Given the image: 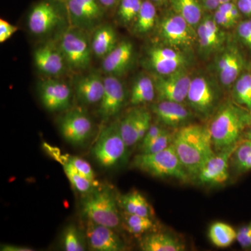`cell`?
Returning a JSON list of instances; mask_svg holds the SVG:
<instances>
[{"instance_id": "1", "label": "cell", "mask_w": 251, "mask_h": 251, "mask_svg": "<svg viewBox=\"0 0 251 251\" xmlns=\"http://www.w3.org/2000/svg\"><path fill=\"white\" fill-rule=\"evenodd\" d=\"M180 161L191 177H197L204 164L215 154L209 127L187 125L175 133L173 142Z\"/></svg>"}, {"instance_id": "2", "label": "cell", "mask_w": 251, "mask_h": 251, "mask_svg": "<svg viewBox=\"0 0 251 251\" xmlns=\"http://www.w3.org/2000/svg\"><path fill=\"white\" fill-rule=\"evenodd\" d=\"M250 120V115L244 110L232 104L224 105L209 126L214 150L219 151L244 139V130Z\"/></svg>"}, {"instance_id": "3", "label": "cell", "mask_w": 251, "mask_h": 251, "mask_svg": "<svg viewBox=\"0 0 251 251\" xmlns=\"http://www.w3.org/2000/svg\"><path fill=\"white\" fill-rule=\"evenodd\" d=\"M133 166L155 177L169 178L181 182H188L191 178L180 161L173 144L159 152L137 155Z\"/></svg>"}, {"instance_id": "4", "label": "cell", "mask_w": 251, "mask_h": 251, "mask_svg": "<svg viewBox=\"0 0 251 251\" xmlns=\"http://www.w3.org/2000/svg\"><path fill=\"white\" fill-rule=\"evenodd\" d=\"M84 215L87 220L115 229L122 223L115 196L107 188L94 189L87 193L82 204Z\"/></svg>"}, {"instance_id": "5", "label": "cell", "mask_w": 251, "mask_h": 251, "mask_svg": "<svg viewBox=\"0 0 251 251\" xmlns=\"http://www.w3.org/2000/svg\"><path fill=\"white\" fill-rule=\"evenodd\" d=\"M128 147L122 138L120 125L113 123L104 128L93 148L96 160L104 168H111L123 159Z\"/></svg>"}, {"instance_id": "6", "label": "cell", "mask_w": 251, "mask_h": 251, "mask_svg": "<svg viewBox=\"0 0 251 251\" xmlns=\"http://www.w3.org/2000/svg\"><path fill=\"white\" fill-rule=\"evenodd\" d=\"M68 65L75 70H82L90 64L92 47L81 31L70 29L64 33L59 46Z\"/></svg>"}, {"instance_id": "7", "label": "cell", "mask_w": 251, "mask_h": 251, "mask_svg": "<svg viewBox=\"0 0 251 251\" xmlns=\"http://www.w3.org/2000/svg\"><path fill=\"white\" fill-rule=\"evenodd\" d=\"M239 143L215 153L198 173L196 177L198 182L212 186H217L226 182L229 178V161Z\"/></svg>"}, {"instance_id": "8", "label": "cell", "mask_w": 251, "mask_h": 251, "mask_svg": "<svg viewBox=\"0 0 251 251\" xmlns=\"http://www.w3.org/2000/svg\"><path fill=\"white\" fill-rule=\"evenodd\" d=\"M191 80L182 68L173 74L157 77L154 85L158 100L182 103L187 98Z\"/></svg>"}, {"instance_id": "9", "label": "cell", "mask_w": 251, "mask_h": 251, "mask_svg": "<svg viewBox=\"0 0 251 251\" xmlns=\"http://www.w3.org/2000/svg\"><path fill=\"white\" fill-rule=\"evenodd\" d=\"M62 20L58 4L54 0H42L34 5L28 17L29 30L36 35L52 31Z\"/></svg>"}, {"instance_id": "10", "label": "cell", "mask_w": 251, "mask_h": 251, "mask_svg": "<svg viewBox=\"0 0 251 251\" xmlns=\"http://www.w3.org/2000/svg\"><path fill=\"white\" fill-rule=\"evenodd\" d=\"M161 35L163 41L172 47L188 49L195 41L192 26L176 14L170 15L163 20Z\"/></svg>"}, {"instance_id": "11", "label": "cell", "mask_w": 251, "mask_h": 251, "mask_svg": "<svg viewBox=\"0 0 251 251\" xmlns=\"http://www.w3.org/2000/svg\"><path fill=\"white\" fill-rule=\"evenodd\" d=\"M59 126L63 138L74 145L85 143L92 133L90 119L83 112L76 110L69 112L63 117Z\"/></svg>"}, {"instance_id": "12", "label": "cell", "mask_w": 251, "mask_h": 251, "mask_svg": "<svg viewBox=\"0 0 251 251\" xmlns=\"http://www.w3.org/2000/svg\"><path fill=\"white\" fill-rule=\"evenodd\" d=\"M87 242L91 250L122 251L125 246L113 228L87 221L86 229Z\"/></svg>"}, {"instance_id": "13", "label": "cell", "mask_w": 251, "mask_h": 251, "mask_svg": "<svg viewBox=\"0 0 251 251\" xmlns=\"http://www.w3.org/2000/svg\"><path fill=\"white\" fill-rule=\"evenodd\" d=\"M191 108L203 117L210 115L216 103V96L209 82L203 77L192 79L187 98Z\"/></svg>"}, {"instance_id": "14", "label": "cell", "mask_w": 251, "mask_h": 251, "mask_svg": "<svg viewBox=\"0 0 251 251\" xmlns=\"http://www.w3.org/2000/svg\"><path fill=\"white\" fill-rule=\"evenodd\" d=\"M43 105L51 112L62 111L70 105L72 92L67 84L58 80H48L39 85Z\"/></svg>"}, {"instance_id": "15", "label": "cell", "mask_w": 251, "mask_h": 251, "mask_svg": "<svg viewBox=\"0 0 251 251\" xmlns=\"http://www.w3.org/2000/svg\"><path fill=\"white\" fill-rule=\"evenodd\" d=\"M64 2L73 22L83 27L98 22L105 11L99 0H64Z\"/></svg>"}, {"instance_id": "16", "label": "cell", "mask_w": 251, "mask_h": 251, "mask_svg": "<svg viewBox=\"0 0 251 251\" xmlns=\"http://www.w3.org/2000/svg\"><path fill=\"white\" fill-rule=\"evenodd\" d=\"M123 85L117 77L110 75L104 78V92L100 101L99 114L103 120L115 116L125 103Z\"/></svg>"}, {"instance_id": "17", "label": "cell", "mask_w": 251, "mask_h": 251, "mask_svg": "<svg viewBox=\"0 0 251 251\" xmlns=\"http://www.w3.org/2000/svg\"><path fill=\"white\" fill-rule=\"evenodd\" d=\"M149 61L153 70L160 75L173 74L186 64L184 56L170 48H153L149 51Z\"/></svg>"}, {"instance_id": "18", "label": "cell", "mask_w": 251, "mask_h": 251, "mask_svg": "<svg viewBox=\"0 0 251 251\" xmlns=\"http://www.w3.org/2000/svg\"><path fill=\"white\" fill-rule=\"evenodd\" d=\"M34 63L40 72L46 75H57L63 72L65 59L59 46L47 43L34 51Z\"/></svg>"}, {"instance_id": "19", "label": "cell", "mask_w": 251, "mask_h": 251, "mask_svg": "<svg viewBox=\"0 0 251 251\" xmlns=\"http://www.w3.org/2000/svg\"><path fill=\"white\" fill-rule=\"evenodd\" d=\"M152 110L162 124L171 128H181L191 120V112L181 103L159 100L153 105Z\"/></svg>"}, {"instance_id": "20", "label": "cell", "mask_w": 251, "mask_h": 251, "mask_svg": "<svg viewBox=\"0 0 251 251\" xmlns=\"http://www.w3.org/2000/svg\"><path fill=\"white\" fill-rule=\"evenodd\" d=\"M242 54L237 49L231 48L225 51L218 61V72L220 80L225 86L236 82L243 69Z\"/></svg>"}, {"instance_id": "21", "label": "cell", "mask_w": 251, "mask_h": 251, "mask_svg": "<svg viewBox=\"0 0 251 251\" xmlns=\"http://www.w3.org/2000/svg\"><path fill=\"white\" fill-rule=\"evenodd\" d=\"M133 54V47L129 41H122L103 58V69L112 75H120L129 66Z\"/></svg>"}, {"instance_id": "22", "label": "cell", "mask_w": 251, "mask_h": 251, "mask_svg": "<svg viewBox=\"0 0 251 251\" xmlns=\"http://www.w3.org/2000/svg\"><path fill=\"white\" fill-rule=\"evenodd\" d=\"M77 98L87 105L99 103L104 92V79L97 74H92L77 80L75 85Z\"/></svg>"}, {"instance_id": "23", "label": "cell", "mask_w": 251, "mask_h": 251, "mask_svg": "<svg viewBox=\"0 0 251 251\" xmlns=\"http://www.w3.org/2000/svg\"><path fill=\"white\" fill-rule=\"evenodd\" d=\"M140 247L143 251H182L186 249L179 239L166 232L147 234L142 239Z\"/></svg>"}, {"instance_id": "24", "label": "cell", "mask_w": 251, "mask_h": 251, "mask_svg": "<svg viewBox=\"0 0 251 251\" xmlns=\"http://www.w3.org/2000/svg\"><path fill=\"white\" fill-rule=\"evenodd\" d=\"M116 46V33L110 26L105 25L95 31L91 46L97 57L104 58Z\"/></svg>"}, {"instance_id": "25", "label": "cell", "mask_w": 251, "mask_h": 251, "mask_svg": "<svg viewBox=\"0 0 251 251\" xmlns=\"http://www.w3.org/2000/svg\"><path fill=\"white\" fill-rule=\"evenodd\" d=\"M119 204L126 212L146 217H152L153 209L146 198L138 191L122 196Z\"/></svg>"}, {"instance_id": "26", "label": "cell", "mask_w": 251, "mask_h": 251, "mask_svg": "<svg viewBox=\"0 0 251 251\" xmlns=\"http://www.w3.org/2000/svg\"><path fill=\"white\" fill-rule=\"evenodd\" d=\"M172 7L176 14L184 18L194 27L202 17V6L199 0H171Z\"/></svg>"}, {"instance_id": "27", "label": "cell", "mask_w": 251, "mask_h": 251, "mask_svg": "<svg viewBox=\"0 0 251 251\" xmlns=\"http://www.w3.org/2000/svg\"><path fill=\"white\" fill-rule=\"evenodd\" d=\"M155 85L152 80L148 76H142L137 79L132 87L130 102L132 105L152 101L155 97Z\"/></svg>"}, {"instance_id": "28", "label": "cell", "mask_w": 251, "mask_h": 251, "mask_svg": "<svg viewBox=\"0 0 251 251\" xmlns=\"http://www.w3.org/2000/svg\"><path fill=\"white\" fill-rule=\"evenodd\" d=\"M209 239L215 247L227 248L237 240V231L229 224L216 222L209 227Z\"/></svg>"}, {"instance_id": "29", "label": "cell", "mask_w": 251, "mask_h": 251, "mask_svg": "<svg viewBox=\"0 0 251 251\" xmlns=\"http://www.w3.org/2000/svg\"><path fill=\"white\" fill-rule=\"evenodd\" d=\"M139 112L140 109L130 110L119 124L122 138L128 148L140 142L138 137Z\"/></svg>"}, {"instance_id": "30", "label": "cell", "mask_w": 251, "mask_h": 251, "mask_svg": "<svg viewBox=\"0 0 251 251\" xmlns=\"http://www.w3.org/2000/svg\"><path fill=\"white\" fill-rule=\"evenodd\" d=\"M122 224L130 234L135 236L141 235L155 228L151 218L135 215L126 211L122 214Z\"/></svg>"}, {"instance_id": "31", "label": "cell", "mask_w": 251, "mask_h": 251, "mask_svg": "<svg viewBox=\"0 0 251 251\" xmlns=\"http://www.w3.org/2000/svg\"><path fill=\"white\" fill-rule=\"evenodd\" d=\"M156 20V9L150 0L142 3L139 13L135 20V30L140 34H145L151 30Z\"/></svg>"}, {"instance_id": "32", "label": "cell", "mask_w": 251, "mask_h": 251, "mask_svg": "<svg viewBox=\"0 0 251 251\" xmlns=\"http://www.w3.org/2000/svg\"><path fill=\"white\" fill-rule=\"evenodd\" d=\"M231 159L238 173L251 171V139L241 140Z\"/></svg>"}, {"instance_id": "33", "label": "cell", "mask_w": 251, "mask_h": 251, "mask_svg": "<svg viewBox=\"0 0 251 251\" xmlns=\"http://www.w3.org/2000/svg\"><path fill=\"white\" fill-rule=\"evenodd\" d=\"M234 97L239 105L251 112V74H243L236 80Z\"/></svg>"}, {"instance_id": "34", "label": "cell", "mask_w": 251, "mask_h": 251, "mask_svg": "<svg viewBox=\"0 0 251 251\" xmlns=\"http://www.w3.org/2000/svg\"><path fill=\"white\" fill-rule=\"evenodd\" d=\"M64 170L71 184L78 192L87 194L92 192L97 187V182L91 181L90 179L77 173L69 161L64 165Z\"/></svg>"}, {"instance_id": "35", "label": "cell", "mask_w": 251, "mask_h": 251, "mask_svg": "<svg viewBox=\"0 0 251 251\" xmlns=\"http://www.w3.org/2000/svg\"><path fill=\"white\" fill-rule=\"evenodd\" d=\"M221 31L215 28L206 27L202 22L198 28L200 44L204 49H216L221 41Z\"/></svg>"}, {"instance_id": "36", "label": "cell", "mask_w": 251, "mask_h": 251, "mask_svg": "<svg viewBox=\"0 0 251 251\" xmlns=\"http://www.w3.org/2000/svg\"><path fill=\"white\" fill-rule=\"evenodd\" d=\"M142 3V0H121L117 6V15L120 21L125 24L135 21Z\"/></svg>"}, {"instance_id": "37", "label": "cell", "mask_w": 251, "mask_h": 251, "mask_svg": "<svg viewBox=\"0 0 251 251\" xmlns=\"http://www.w3.org/2000/svg\"><path fill=\"white\" fill-rule=\"evenodd\" d=\"M63 245L67 251H83L85 250V244L81 238L80 232L75 226H68L63 233Z\"/></svg>"}, {"instance_id": "38", "label": "cell", "mask_w": 251, "mask_h": 251, "mask_svg": "<svg viewBox=\"0 0 251 251\" xmlns=\"http://www.w3.org/2000/svg\"><path fill=\"white\" fill-rule=\"evenodd\" d=\"M175 133H171L166 129L155 138L153 141L149 143L145 148L141 149V153H154L159 152L168 148L173 144Z\"/></svg>"}, {"instance_id": "39", "label": "cell", "mask_w": 251, "mask_h": 251, "mask_svg": "<svg viewBox=\"0 0 251 251\" xmlns=\"http://www.w3.org/2000/svg\"><path fill=\"white\" fill-rule=\"evenodd\" d=\"M69 162L77 173L85 176L87 179H90L91 181L97 182L95 181L96 176L93 169L88 162L77 156L70 157Z\"/></svg>"}, {"instance_id": "40", "label": "cell", "mask_w": 251, "mask_h": 251, "mask_svg": "<svg viewBox=\"0 0 251 251\" xmlns=\"http://www.w3.org/2000/svg\"><path fill=\"white\" fill-rule=\"evenodd\" d=\"M151 117L150 112L147 110L140 109L139 117H138V137L139 141L143 139L147 132L151 126Z\"/></svg>"}, {"instance_id": "41", "label": "cell", "mask_w": 251, "mask_h": 251, "mask_svg": "<svg viewBox=\"0 0 251 251\" xmlns=\"http://www.w3.org/2000/svg\"><path fill=\"white\" fill-rule=\"evenodd\" d=\"M237 241L242 249H251V222L238 229Z\"/></svg>"}, {"instance_id": "42", "label": "cell", "mask_w": 251, "mask_h": 251, "mask_svg": "<svg viewBox=\"0 0 251 251\" xmlns=\"http://www.w3.org/2000/svg\"><path fill=\"white\" fill-rule=\"evenodd\" d=\"M237 33L243 44L251 50V19L242 21L238 26Z\"/></svg>"}, {"instance_id": "43", "label": "cell", "mask_w": 251, "mask_h": 251, "mask_svg": "<svg viewBox=\"0 0 251 251\" xmlns=\"http://www.w3.org/2000/svg\"><path fill=\"white\" fill-rule=\"evenodd\" d=\"M18 29L17 26L11 24L4 19L0 20V42L2 44L7 41Z\"/></svg>"}, {"instance_id": "44", "label": "cell", "mask_w": 251, "mask_h": 251, "mask_svg": "<svg viewBox=\"0 0 251 251\" xmlns=\"http://www.w3.org/2000/svg\"><path fill=\"white\" fill-rule=\"evenodd\" d=\"M165 130L166 129L163 128V127L160 126L151 125L150 129L147 132L143 139L141 140L140 146V150L145 148V146H147L151 141H153L158 135H161Z\"/></svg>"}, {"instance_id": "45", "label": "cell", "mask_w": 251, "mask_h": 251, "mask_svg": "<svg viewBox=\"0 0 251 251\" xmlns=\"http://www.w3.org/2000/svg\"><path fill=\"white\" fill-rule=\"evenodd\" d=\"M213 19L217 23L218 25L226 28L232 27L236 23L235 21H234L232 18L217 9L216 10L215 13H214Z\"/></svg>"}, {"instance_id": "46", "label": "cell", "mask_w": 251, "mask_h": 251, "mask_svg": "<svg viewBox=\"0 0 251 251\" xmlns=\"http://www.w3.org/2000/svg\"><path fill=\"white\" fill-rule=\"evenodd\" d=\"M237 6L242 14L251 16V0H239Z\"/></svg>"}, {"instance_id": "47", "label": "cell", "mask_w": 251, "mask_h": 251, "mask_svg": "<svg viewBox=\"0 0 251 251\" xmlns=\"http://www.w3.org/2000/svg\"><path fill=\"white\" fill-rule=\"evenodd\" d=\"M1 251H34L31 248L21 247V246L10 245L4 244L1 246Z\"/></svg>"}, {"instance_id": "48", "label": "cell", "mask_w": 251, "mask_h": 251, "mask_svg": "<svg viewBox=\"0 0 251 251\" xmlns=\"http://www.w3.org/2000/svg\"><path fill=\"white\" fill-rule=\"evenodd\" d=\"M203 5L207 10H216L221 4L219 0H202Z\"/></svg>"}, {"instance_id": "49", "label": "cell", "mask_w": 251, "mask_h": 251, "mask_svg": "<svg viewBox=\"0 0 251 251\" xmlns=\"http://www.w3.org/2000/svg\"><path fill=\"white\" fill-rule=\"evenodd\" d=\"M121 0H99L100 4L105 10L111 9L115 6H118Z\"/></svg>"}, {"instance_id": "50", "label": "cell", "mask_w": 251, "mask_h": 251, "mask_svg": "<svg viewBox=\"0 0 251 251\" xmlns=\"http://www.w3.org/2000/svg\"><path fill=\"white\" fill-rule=\"evenodd\" d=\"M150 1H151V2L155 3V4L160 5L163 4L167 0H150Z\"/></svg>"}, {"instance_id": "51", "label": "cell", "mask_w": 251, "mask_h": 251, "mask_svg": "<svg viewBox=\"0 0 251 251\" xmlns=\"http://www.w3.org/2000/svg\"><path fill=\"white\" fill-rule=\"evenodd\" d=\"M247 138V139H251V123L250 128H249V130H248L247 133H246L245 138Z\"/></svg>"}, {"instance_id": "52", "label": "cell", "mask_w": 251, "mask_h": 251, "mask_svg": "<svg viewBox=\"0 0 251 251\" xmlns=\"http://www.w3.org/2000/svg\"><path fill=\"white\" fill-rule=\"evenodd\" d=\"M221 4H223V3H227V2H231L232 0H219Z\"/></svg>"}, {"instance_id": "53", "label": "cell", "mask_w": 251, "mask_h": 251, "mask_svg": "<svg viewBox=\"0 0 251 251\" xmlns=\"http://www.w3.org/2000/svg\"><path fill=\"white\" fill-rule=\"evenodd\" d=\"M60 1H64V0H60Z\"/></svg>"}]
</instances>
